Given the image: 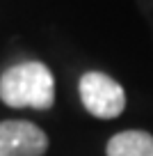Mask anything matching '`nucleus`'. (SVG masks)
<instances>
[{
	"label": "nucleus",
	"instance_id": "f257e3e1",
	"mask_svg": "<svg viewBox=\"0 0 153 156\" xmlns=\"http://www.w3.org/2000/svg\"><path fill=\"white\" fill-rule=\"evenodd\" d=\"M0 101L9 108L48 110L55 103V78L43 62H21L0 76Z\"/></svg>",
	"mask_w": 153,
	"mask_h": 156
},
{
	"label": "nucleus",
	"instance_id": "f03ea898",
	"mask_svg": "<svg viewBox=\"0 0 153 156\" xmlns=\"http://www.w3.org/2000/svg\"><path fill=\"white\" fill-rule=\"evenodd\" d=\"M80 99L87 112L98 119H114L126 108V92L103 71H87L80 78Z\"/></svg>",
	"mask_w": 153,
	"mask_h": 156
},
{
	"label": "nucleus",
	"instance_id": "7ed1b4c3",
	"mask_svg": "<svg viewBox=\"0 0 153 156\" xmlns=\"http://www.w3.org/2000/svg\"><path fill=\"white\" fill-rule=\"evenodd\" d=\"M48 136L32 122H0V156H43Z\"/></svg>",
	"mask_w": 153,
	"mask_h": 156
},
{
	"label": "nucleus",
	"instance_id": "20e7f679",
	"mask_svg": "<svg viewBox=\"0 0 153 156\" xmlns=\"http://www.w3.org/2000/svg\"><path fill=\"white\" fill-rule=\"evenodd\" d=\"M107 156H153V136L146 131H121L110 138Z\"/></svg>",
	"mask_w": 153,
	"mask_h": 156
}]
</instances>
